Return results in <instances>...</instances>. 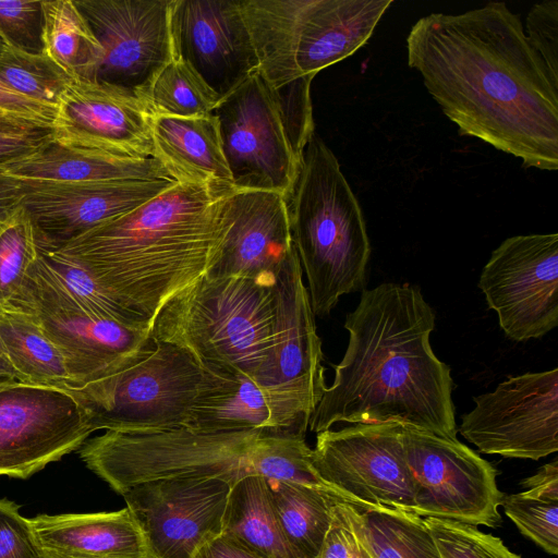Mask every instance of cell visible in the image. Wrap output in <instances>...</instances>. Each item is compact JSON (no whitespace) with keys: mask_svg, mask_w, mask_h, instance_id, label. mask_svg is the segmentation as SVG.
<instances>
[{"mask_svg":"<svg viewBox=\"0 0 558 558\" xmlns=\"http://www.w3.org/2000/svg\"><path fill=\"white\" fill-rule=\"evenodd\" d=\"M407 57L460 135L524 168L558 169V84L505 2L421 17L407 37Z\"/></svg>","mask_w":558,"mask_h":558,"instance_id":"1","label":"cell"},{"mask_svg":"<svg viewBox=\"0 0 558 558\" xmlns=\"http://www.w3.org/2000/svg\"><path fill=\"white\" fill-rule=\"evenodd\" d=\"M435 322L414 286L388 282L363 290L347 315L348 347L311 415L310 430L395 421L456 439L453 379L429 341Z\"/></svg>","mask_w":558,"mask_h":558,"instance_id":"2","label":"cell"},{"mask_svg":"<svg viewBox=\"0 0 558 558\" xmlns=\"http://www.w3.org/2000/svg\"><path fill=\"white\" fill-rule=\"evenodd\" d=\"M233 186L175 182L153 199L54 250L82 265L150 325L161 306L218 260Z\"/></svg>","mask_w":558,"mask_h":558,"instance_id":"3","label":"cell"},{"mask_svg":"<svg viewBox=\"0 0 558 558\" xmlns=\"http://www.w3.org/2000/svg\"><path fill=\"white\" fill-rule=\"evenodd\" d=\"M288 201L290 226L314 315L363 289L371 256L366 223L340 163L314 133Z\"/></svg>","mask_w":558,"mask_h":558,"instance_id":"4","label":"cell"},{"mask_svg":"<svg viewBox=\"0 0 558 558\" xmlns=\"http://www.w3.org/2000/svg\"><path fill=\"white\" fill-rule=\"evenodd\" d=\"M274 291L243 277L202 276L153 318L151 338L190 351L204 366L258 379L272 352Z\"/></svg>","mask_w":558,"mask_h":558,"instance_id":"5","label":"cell"},{"mask_svg":"<svg viewBox=\"0 0 558 558\" xmlns=\"http://www.w3.org/2000/svg\"><path fill=\"white\" fill-rule=\"evenodd\" d=\"M393 0H243L258 73L275 88L315 76L367 43Z\"/></svg>","mask_w":558,"mask_h":558,"instance_id":"6","label":"cell"},{"mask_svg":"<svg viewBox=\"0 0 558 558\" xmlns=\"http://www.w3.org/2000/svg\"><path fill=\"white\" fill-rule=\"evenodd\" d=\"M275 430H106L88 438L78 453L118 494L142 482L170 477H217L234 484L255 474L256 457Z\"/></svg>","mask_w":558,"mask_h":558,"instance_id":"7","label":"cell"},{"mask_svg":"<svg viewBox=\"0 0 558 558\" xmlns=\"http://www.w3.org/2000/svg\"><path fill=\"white\" fill-rule=\"evenodd\" d=\"M107 380L87 408L94 432H154L190 427L194 411L216 389L221 369L161 341Z\"/></svg>","mask_w":558,"mask_h":558,"instance_id":"8","label":"cell"},{"mask_svg":"<svg viewBox=\"0 0 558 558\" xmlns=\"http://www.w3.org/2000/svg\"><path fill=\"white\" fill-rule=\"evenodd\" d=\"M9 304L35 315L61 352L86 405L107 380L155 345L148 327L128 326L85 312L40 253L27 270L21 293Z\"/></svg>","mask_w":558,"mask_h":558,"instance_id":"9","label":"cell"},{"mask_svg":"<svg viewBox=\"0 0 558 558\" xmlns=\"http://www.w3.org/2000/svg\"><path fill=\"white\" fill-rule=\"evenodd\" d=\"M213 113L233 189L277 192L288 199L305 146L287 120L279 89L256 72Z\"/></svg>","mask_w":558,"mask_h":558,"instance_id":"10","label":"cell"},{"mask_svg":"<svg viewBox=\"0 0 558 558\" xmlns=\"http://www.w3.org/2000/svg\"><path fill=\"white\" fill-rule=\"evenodd\" d=\"M272 352L255 381L267 392L282 425L305 435L325 390L322 341L295 246L272 284Z\"/></svg>","mask_w":558,"mask_h":558,"instance_id":"11","label":"cell"},{"mask_svg":"<svg viewBox=\"0 0 558 558\" xmlns=\"http://www.w3.org/2000/svg\"><path fill=\"white\" fill-rule=\"evenodd\" d=\"M404 459L413 486V513L496 527L505 496L496 469L457 438L402 425Z\"/></svg>","mask_w":558,"mask_h":558,"instance_id":"12","label":"cell"},{"mask_svg":"<svg viewBox=\"0 0 558 558\" xmlns=\"http://www.w3.org/2000/svg\"><path fill=\"white\" fill-rule=\"evenodd\" d=\"M312 464L326 484L361 510L385 507L413 513L401 423L351 424L318 433Z\"/></svg>","mask_w":558,"mask_h":558,"instance_id":"13","label":"cell"},{"mask_svg":"<svg viewBox=\"0 0 558 558\" xmlns=\"http://www.w3.org/2000/svg\"><path fill=\"white\" fill-rule=\"evenodd\" d=\"M81 395L14 383L0 390V475L26 480L78 450L94 429Z\"/></svg>","mask_w":558,"mask_h":558,"instance_id":"14","label":"cell"},{"mask_svg":"<svg viewBox=\"0 0 558 558\" xmlns=\"http://www.w3.org/2000/svg\"><path fill=\"white\" fill-rule=\"evenodd\" d=\"M478 288L509 339L548 333L558 325V233L502 241L483 267Z\"/></svg>","mask_w":558,"mask_h":558,"instance_id":"15","label":"cell"},{"mask_svg":"<svg viewBox=\"0 0 558 558\" xmlns=\"http://www.w3.org/2000/svg\"><path fill=\"white\" fill-rule=\"evenodd\" d=\"M74 1L102 50L94 81L120 87L147 105L155 80L173 59V0Z\"/></svg>","mask_w":558,"mask_h":558,"instance_id":"16","label":"cell"},{"mask_svg":"<svg viewBox=\"0 0 558 558\" xmlns=\"http://www.w3.org/2000/svg\"><path fill=\"white\" fill-rule=\"evenodd\" d=\"M460 433L481 452L538 460L558 450V368L529 372L473 398Z\"/></svg>","mask_w":558,"mask_h":558,"instance_id":"17","label":"cell"},{"mask_svg":"<svg viewBox=\"0 0 558 558\" xmlns=\"http://www.w3.org/2000/svg\"><path fill=\"white\" fill-rule=\"evenodd\" d=\"M232 485L217 477H170L135 484L120 495L149 558H196L222 534Z\"/></svg>","mask_w":558,"mask_h":558,"instance_id":"18","label":"cell"},{"mask_svg":"<svg viewBox=\"0 0 558 558\" xmlns=\"http://www.w3.org/2000/svg\"><path fill=\"white\" fill-rule=\"evenodd\" d=\"M173 58L187 63L221 99L258 72L240 0H173Z\"/></svg>","mask_w":558,"mask_h":558,"instance_id":"19","label":"cell"},{"mask_svg":"<svg viewBox=\"0 0 558 558\" xmlns=\"http://www.w3.org/2000/svg\"><path fill=\"white\" fill-rule=\"evenodd\" d=\"M20 180L22 206L41 248L60 247L92 228L132 211L177 182Z\"/></svg>","mask_w":558,"mask_h":558,"instance_id":"20","label":"cell"},{"mask_svg":"<svg viewBox=\"0 0 558 558\" xmlns=\"http://www.w3.org/2000/svg\"><path fill=\"white\" fill-rule=\"evenodd\" d=\"M52 140L63 146L154 158L151 112L131 93L73 78L57 105Z\"/></svg>","mask_w":558,"mask_h":558,"instance_id":"21","label":"cell"},{"mask_svg":"<svg viewBox=\"0 0 558 558\" xmlns=\"http://www.w3.org/2000/svg\"><path fill=\"white\" fill-rule=\"evenodd\" d=\"M230 222L209 277H243L272 287L294 247L287 198L277 192L231 189Z\"/></svg>","mask_w":558,"mask_h":558,"instance_id":"22","label":"cell"},{"mask_svg":"<svg viewBox=\"0 0 558 558\" xmlns=\"http://www.w3.org/2000/svg\"><path fill=\"white\" fill-rule=\"evenodd\" d=\"M29 521L46 558H149L126 507L110 512L39 514Z\"/></svg>","mask_w":558,"mask_h":558,"instance_id":"23","label":"cell"},{"mask_svg":"<svg viewBox=\"0 0 558 558\" xmlns=\"http://www.w3.org/2000/svg\"><path fill=\"white\" fill-rule=\"evenodd\" d=\"M151 134L154 158L177 182L232 186L214 113L192 118L153 116Z\"/></svg>","mask_w":558,"mask_h":558,"instance_id":"24","label":"cell"},{"mask_svg":"<svg viewBox=\"0 0 558 558\" xmlns=\"http://www.w3.org/2000/svg\"><path fill=\"white\" fill-rule=\"evenodd\" d=\"M23 180L104 182L173 180L155 158L63 146L52 138L34 153L3 167Z\"/></svg>","mask_w":558,"mask_h":558,"instance_id":"25","label":"cell"},{"mask_svg":"<svg viewBox=\"0 0 558 558\" xmlns=\"http://www.w3.org/2000/svg\"><path fill=\"white\" fill-rule=\"evenodd\" d=\"M0 338L12 365L27 384L81 395L61 352L32 312L13 304L0 306Z\"/></svg>","mask_w":558,"mask_h":558,"instance_id":"26","label":"cell"},{"mask_svg":"<svg viewBox=\"0 0 558 558\" xmlns=\"http://www.w3.org/2000/svg\"><path fill=\"white\" fill-rule=\"evenodd\" d=\"M190 427L209 432L288 429L267 392L253 378L227 371H222L215 391L194 411Z\"/></svg>","mask_w":558,"mask_h":558,"instance_id":"27","label":"cell"},{"mask_svg":"<svg viewBox=\"0 0 558 558\" xmlns=\"http://www.w3.org/2000/svg\"><path fill=\"white\" fill-rule=\"evenodd\" d=\"M266 482L272 510L295 557L315 558L329 529L335 504L345 500L314 487Z\"/></svg>","mask_w":558,"mask_h":558,"instance_id":"28","label":"cell"},{"mask_svg":"<svg viewBox=\"0 0 558 558\" xmlns=\"http://www.w3.org/2000/svg\"><path fill=\"white\" fill-rule=\"evenodd\" d=\"M222 533L264 558H296L272 510L266 478L259 475L244 476L232 485Z\"/></svg>","mask_w":558,"mask_h":558,"instance_id":"29","label":"cell"},{"mask_svg":"<svg viewBox=\"0 0 558 558\" xmlns=\"http://www.w3.org/2000/svg\"><path fill=\"white\" fill-rule=\"evenodd\" d=\"M44 51L73 78L94 81L101 47L74 0H44Z\"/></svg>","mask_w":558,"mask_h":558,"instance_id":"30","label":"cell"},{"mask_svg":"<svg viewBox=\"0 0 558 558\" xmlns=\"http://www.w3.org/2000/svg\"><path fill=\"white\" fill-rule=\"evenodd\" d=\"M361 518L374 558H440L422 517L377 507L361 510Z\"/></svg>","mask_w":558,"mask_h":558,"instance_id":"31","label":"cell"},{"mask_svg":"<svg viewBox=\"0 0 558 558\" xmlns=\"http://www.w3.org/2000/svg\"><path fill=\"white\" fill-rule=\"evenodd\" d=\"M219 101L187 63L173 58L155 80L147 105L153 116L192 118L213 113Z\"/></svg>","mask_w":558,"mask_h":558,"instance_id":"32","label":"cell"},{"mask_svg":"<svg viewBox=\"0 0 558 558\" xmlns=\"http://www.w3.org/2000/svg\"><path fill=\"white\" fill-rule=\"evenodd\" d=\"M72 81L45 51L28 53L7 45L0 54V83L32 100L57 107Z\"/></svg>","mask_w":558,"mask_h":558,"instance_id":"33","label":"cell"},{"mask_svg":"<svg viewBox=\"0 0 558 558\" xmlns=\"http://www.w3.org/2000/svg\"><path fill=\"white\" fill-rule=\"evenodd\" d=\"M39 253L53 276L85 312L128 326L150 328L143 316L114 300L77 262L50 248L39 247Z\"/></svg>","mask_w":558,"mask_h":558,"instance_id":"34","label":"cell"},{"mask_svg":"<svg viewBox=\"0 0 558 558\" xmlns=\"http://www.w3.org/2000/svg\"><path fill=\"white\" fill-rule=\"evenodd\" d=\"M38 254L36 231L21 206L0 223V306L21 293L27 270Z\"/></svg>","mask_w":558,"mask_h":558,"instance_id":"35","label":"cell"},{"mask_svg":"<svg viewBox=\"0 0 558 558\" xmlns=\"http://www.w3.org/2000/svg\"><path fill=\"white\" fill-rule=\"evenodd\" d=\"M440 558H521L502 541L477 526L439 518H423Z\"/></svg>","mask_w":558,"mask_h":558,"instance_id":"36","label":"cell"},{"mask_svg":"<svg viewBox=\"0 0 558 558\" xmlns=\"http://www.w3.org/2000/svg\"><path fill=\"white\" fill-rule=\"evenodd\" d=\"M500 506L522 534L551 555L558 553V500L525 492L505 495Z\"/></svg>","mask_w":558,"mask_h":558,"instance_id":"37","label":"cell"},{"mask_svg":"<svg viewBox=\"0 0 558 558\" xmlns=\"http://www.w3.org/2000/svg\"><path fill=\"white\" fill-rule=\"evenodd\" d=\"M41 0H0V36L4 43L28 53L44 52Z\"/></svg>","mask_w":558,"mask_h":558,"instance_id":"38","label":"cell"},{"mask_svg":"<svg viewBox=\"0 0 558 558\" xmlns=\"http://www.w3.org/2000/svg\"><path fill=\"white\" fill-rule=\"evenodd\" d=\"M315 558H374L361 509L345 501L335 504L329 529Z\"/></svg>","mask_w":558,"mask_h":558,"instance_id":"39","label":"cell"},{"mask_svg":"<svg viewBox=\"0 0 558 558\" xmlns=\"http://www.w3.org/2000/svg\"><path fill=\"white\" fill-rule=\"evenodd\" d=\"M524 33L553 81L558 84V1L534 4L526 15Z\"/></svg>","mask_w":558,"mask_h":558,"instance_id":"40","label":"cell"},{"mask_svg":"<svg viewBox=\"0 0 558 558\" xmlns=\"http://www.w3.org/2000/svg\"><path fill=\"white\" fill-rule=\"evenodd\" d=\"M20 506L0 499V558H46L29 519Z\"/></svg>","mask_w":558,"mask_h":558,"instance_id":"41","label":"cell"},{"mask_svg":"<svg viewBox=\"0 0 558 558\" xmlns=\"http://www.w3.org/2000/svg\"><path fill=\"white\" fill-rule=\"evenodd\" d=\"M51 138V126L1 114L0 167L28 156Z\"/></svg>","mask_w":558,"mask_h":558,"instance_id":"42","label":"cell"},{"mask_svg":"<svg viewBox=\"0 0 558 558\" xmlns=\"http://www.w3.org/2000/svg\"><path fill=\"white\" fill-rule=\"evenodd\" d=\"M57 108L24 97L0 83V112L52 126Z\"/></svg>","mask_w":558,"mask_h":558,"instance_id":"43","label":"cell"},{"mask_svg":"<svg viewBox=\"0 0 558 558\" xmlns=\"http://www.w3.org/2000/svg\"><path fill=\"white\" fill-rule=\"evenodd\" d=\"M521 485L532 496L558 500V460L544 464L534 475L522 481Z\"/></svg>","mask_w":558,"mask_h":558,"instance_id":"44","label":"cell"},{"mask_svg":"<svg viewBox=\"0 0 558 558\" xmlns=\"http://www.w3.org/2000/svg\"><path fill=\"white\" fill-rule=\"evenodd\" d=\"M196 558H264L233 537L221 534L206 544Z\"/></svg>","mask_w":558,"mask_h":558,"instance_id":"45","label":"cell"},{"mask_svg":"<svg viewBox=\"0 0 558 558\" xmlns=\"http://www.w3.org/2000/svg\"><path fill=\"white\" fill-rule=\"evenodd\" d=\"M23 202L21 180L0 167V223L15 213Z\"/></svg>","mask_w":558,"mask_h":558,"instance_id":"46","label":"cell"},{"mask_svg":"<svg viewBox=\"0 0 558 558\" xmlns=\"http://www.w3.org/2000/svg\"><path fill=\"white\" fill-rule=\"evenodd\" d=\"M0 381H19L27 384L24 377L12 365L0 338ZM29 385V384H28Z\"/></svg>","mask_w":558,"mask_h":558,"instance_id":"47","label":"cell"},{"mask_svg":"<svg viewBox=\"0 0 558 558\" xmlns=\"http://www.w3.org/2000/svg\"><path fill=\"white\" fill-rule=\"evenodd\" d=\"M14 383H19V381H0V390H2L3 388H5Z\"/></svg>","mask_w":558,"mask_h":558,"instance_id":"48","label":"cell"},{"mask_svg":"<svg viewBox=\"0 0 558 558\" xmlns=\"http://www.w3.org/2000/svg\"><path fill=\"white\" fill-rule=\"evenodd\" d=\"M7 46V44L4 43V40L2 39V37L0 36V54L1 52L3 51L4 47Z\"/></svg>","mask_w":558,"mask_h":558,"instance_id":"49","label":"cell"},{"mask_svg":"<svg viewBox=\"0 0 558 558\" xmlns=\"http://www.w3.org/2000/svg\"><path fill=\"white\" fill-rule=\"evenodd\" d=\"M1 114H5V113L0 112V116H1Z\"/></svg>","mask_w":558,"mask_h":558,"instance_id":"50","label":"cell"}]
</instances>
